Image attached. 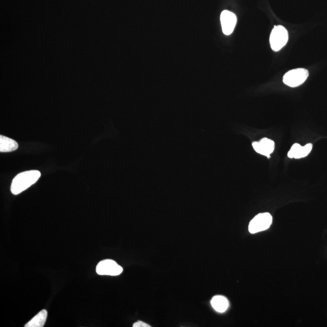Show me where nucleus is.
<instances>
[{"label":"nucleus","mask_w":327,"mask_h":327,"mask_svg":"<svg viewBox=\"0 0 327 327\" xmlns=\"http://www.w3.org/2000/svg\"><path fill=\"white\" fill-rule=\"evenodd\" d=\"M18 148L19 144L14 139L0 136V152H11L16 151Z\"/></svg>","instance_id":"obj_9"},{"label":"nucleus","mask_w":327,"mask_h":327,"mask_svg":"<svg viewBox=\"0 0 327 327\" xmlns=\"http://www.w3.org/2000/svg\"><path fill=\"white\" fill-rule=\"evenodd\" d=\"M220 19L223 33L226 36L233 33L237 22L235 15L229 11H224L221 14Z\"/></svg>","instance_id":"obj_6"},{"label":"nucleus","mask_w":327,"mask_h":327,"mask_svg":"<svg viewBox=\"0 0 327 327\" xmlns=\"http://www.w3.org/2000/svg\"><path fill=\"white\" fill-rule=\"evenodd\" d=\"M309 76L308 71L305 69H296L291 70L284 75V83L291 87L301 86L306 81Z\"/></svg>","instance_id":"obj_3"},{"label":"nucleus","mask_w":327,"mask_h":327,"mask_svg":"<svg viewBox=\"0 0 327 327\" xmlns=\"http://www.w3.org/2000/svg\"><path fill=\"white\" fill-rule=\"evenodd\" d=\"M289 39V34L285 27L282 26H274L272 30L269 42L272 50L278 52L286 46Z\"/></svg>","instance_id":"obj_2"},{"label":"nucleus","mask_w":327,"mask_h":327,"mask_svg":"<svg viewBox=\"0 0 327 327\" xmlns=\"http://www.w3.org/2000/svg\"><path fill=\"white\" fill-rule=\"evenodd\" d=\"M272 216L269 213H259L252 219L249 226L250 233L252 234L266 231L271 225Z\"/></svg>","instance_id":"obj_4"},{"label":"nucleus","mask_w":327,"mask_h":327,"mask_svg":"<svg viewBox=\"0 0 327 327\" xmlns=\"http://www.w3.org/2000/svg\"><path fill=\"white\" fill-rule=\"evenodd\" d=\"M254 151L257 153L266 156L269 158L270 154L273 153L274 150V141L268 138H263L259 142H254L252 144Z\"/></svg>","instance_id":"obj_7"},{"label":"nucleus","mask_w":327,"mask_h":327,"mask_svg":"<svg viewBox=\"0 0 327 327\" xmlns=\"http://www.w3.org/2000/svg\"><path fill=\"white\" fill-rule=\"evenodd\" d=\"M41 173L38 171H30L17 174L12 181L11 191L12 194H19L26 191L40 178Z\"/></svg>","instance_id":"obj_1"},{"label":"nucleus","mask_w":327,"mask_h":327,"mask_svg":"<svg viewBox=\"0 0 327 327\" xmlns=\"http://www.w3.org/2000/svg\"><path fill=\"white\" fill-rule=\"evenodd\" d=\"M47 318V311L46 309L39 312L31 321L28 322L25 327H42L45 325Z\"/></svg>","instance_id":"obj_10"},{"label":"nucleus","mask_w":327,"mask_h":327,"mask_svg":"<svg viewBox=\"0 0 327 327\" xmlns=\"http://www.w3.org/2000/svg\"><path fill=\"white\" fill-rule=\"evenodd\" d=\"M123 271L122 267L111 259H105L99 262L96 271L99 275L118 276Z\"/></svg>","instance_id":"obj_5"},{"label":"nucleus","mask_w":327,"mask_h":327,"mask_svg":"<svg viewBox=\"0 0 327 327\" xmlns=\"http://www.w3.org/2000/svg\"><path fill=\"white\" fill-rule=\"evenodd\" d=\"M313 145L307 144L305 146H301L300 144H294L291 147L288 153L289 158L300 159L304 158L310 153Z\"/></svg>","instance_id":"obj_8"},{"label":"nucleus","mask_w":327,"mask_h":327,"mask_svg":"<svg viewBox=\"0 0 327 327\" xmlns=\"http://www.w3.org/2000/svg\"><path fill=\"white\" fill-rule=\"evenodd\" d=\"M134 327H151V326H149V324L144 323V322L142 321H137L136 323H134L133 325Z\"/></svg>","instance_id":"obj_12"},{"label":"nucleus","mask_w":327,"mask_h":327,"mask_svg":"<svg viewBox=\"0 0 327 327\" xmlns=\"http://www.w3.org/2000/svg\"><path fill=\"white\" fill-rule=\"evenodd\" d=\"M211 304L213 308L219 313H224L228 308L229 303L225 297L215 296L212 299Z\"/></svg>","instance_id":"obj_11"}]
</instances>
